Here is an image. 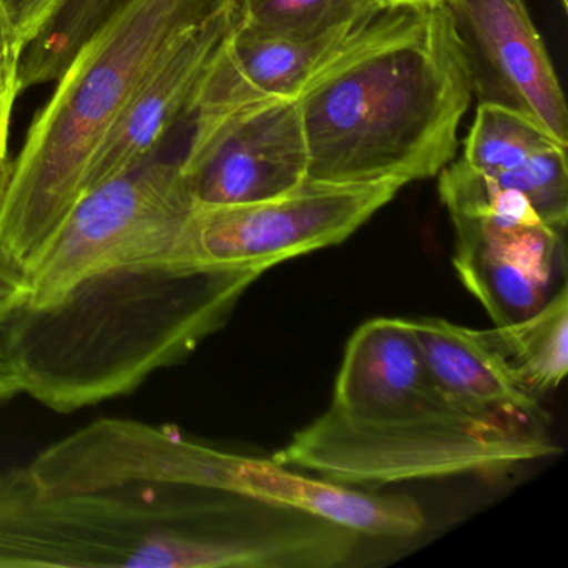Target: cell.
<instances>
[{
  "instance_id": "obj_1",
  "label": "cell",
  "mask_w": 568,
  "mask_h": 568,
  "mask_svg": "<svg viewBox=\"0 0 568 568\" xmlns=\"http://www.w3.org/2000/svg\"><path fill=\"white\" fill-rule=\"evenodd\" d=\"M357 545L327 518L214 488L48 495L26 467L0 474V568H335Z\"/></svg>"
},
{
  "instance_id": "obj_2",
  "label": "cell",
  "mask_w": 568,
  "mask_h": 568,
  "mask_svg": "<svg viewBox=\"0 0 568 568\" xmlns=\"http://www.w3.org/2000/svg\"><path fill=\"white\" fill-rule=\"evenodd\" d=\"M471 81L444 4L384 9L355 29L297 102L308 181L407 185L458 151Z\"/></svg>"
},
{
  "instance_id": "obj_3",
  "label": "cell",
  "mask_w": 568,
  "mask_h": 568,
  "mask_svg": "<svg viewBox=\"0 0 568 568\" xmlns=\"http://www.w3.org/2000/svg\"><path fill=\"white\" fill-rule=\"evenodd\" d=\"M558 452L548 428L455 400L428 371L410 321L381 317L352 334L324 414L272 458L364 487L497 474Z\"/></svg>"
},
{
  "instance_id": "obj_4",
  "label": "cell",
  "mask_w": 568,
  "mask_h": 568,
  "mask_svg": "<svg viewBox=\"0 0 568 568\" xmlns=\"http://www.w3.org/2000/svg\"><path fill=\"white\" fill-rule=\"evenodd\" d=\"M257 271H191L165 261L94 272L44 307L6 312L24 394L58 414L132 394L221 331Z\"/></svg>"
},
{
  "instance_id": "obj_5",
  "label": "cell",
  "mask_w": 568,
  "mask_h": 568,
  "mask_svg": "<svg viewBox=\"0 0 568 568\" xmlns=\"http://www.w3.org/2000/svg\"><path fill=\"white\" fill-rule=\"evenodd\" d=\"M242 0H129L75 52L12 169L0 244L29 272L88 185L105 139L185 34Z\"/></svg>"
},
{
  "instance_id": "obj_6",
  "label": "cell",
  "mask_w": 568,
  "mask_h": 568,
  "mask_svg": "<svg viewBox=\"0 0 568 568\" xmlns=\"http://www.w3.org/2000/svg\"><path fill=\"white\" fill-rule=\"evenodd\" d=\"M165 142L75 202L29 268L26 304H52L104 268L168 258L194 204L182 178V151L169 152Z\"/></svg>"
},
{
  "instance_id": "obj_7",
  "label": "cell",
  "mask_w": 568,
  "mask_h": 568,
  "mask_svg": "<svg viewBox=\"0 0 568 568\" xmlns=\"http://www.w3.org/2000/svg\"><path fill=\"white\" fill-rule=\"evenodd\" d=\"M404 184L305 181L267 201L194 207L165 262L191 271H257L347 241Z\"/></svg>"
},
{
  "instance_id": "obj_8",
  "label": "cell",
  "mask_w": 568,
  "mask_h": 568,
  "mask_svg": "<svg viewBox=\"0 0 568 568\" xmlns=\"http://www.w3.org/2000/svg\"><path fill=\"white\" fill-rule=\"evenodd\" d=\"M450 219L455 271L495 325L527 318L567 285L565 231L541 221L520 192L494 185L477 212Z\"/></svg>"
},
{
  "instance_id": "obj_9",
  "label": "cell",
  "mask_w": 568,
  "mask_h": 568,
  "mask_svg": "<svg viewBox=\"0 0 568 568\" xmlns=\"http://www.w3.org/2000/svg\"><path fill=\"white\" fill-rule=\"evenodd\" d=\"M184 128L181 171L194 207L267 201L307 181V142L295 101L191 118Z\"/></svg>"
},
{
  "instance_id": "obj_10",
  "label": "cell",
  "mask_w": 568,
  "mask_h": 568,
  "mask_svg": "<svg viewBox=\"0 0 568 568\" xmlns=\"http://www.w3.org/2000/svg\"><path fill=\"white\" fill-rule=\"evenodd\" d=\"M478 104L525 115L568 148V109L524 0H444Z\"/></svg>"
},
{
  "instance_id": "obj_11",
  "label": "cell",
  "mask_w": 568,
  "mask_h": 568,
  "mask_svg": "<svg viewBox=\"0 0 568 568\" xmlns=\"http://www.w3.org/2000/svg\"><path fill=\"white\" fill-rule=\"evenodd\" d=\"M239 18L241 4L224 9L169 49L95 155L85 192L144 161L182 128L212 59Z\"/></svg>"
},
{
  "instance_id": "obj_12",
  "label": "cell",
  "mask_w": 568,
  "mask_h": 568,
  "mask_svg": "<svg viewBox=\"0 0 568 568\" xmlns=\"http://www.w3.org/2000/svg\"><path fill=\"white\" fill-rule=\"evenodd\" d=\"M357 28L291 38L248 28L239 18L212 59L187 119L278 99L295 101L318 65Z\"/></svg>"
},
{
  "instance_id": "obj_13",
  "label": "cell",
  "mask_w": 568,
  "mask_h": 568,
  "mask_svg": "<svg viewBox=\"0 0 568 568\" xmlns=\"http://www.w3.org/2000/svg\"><path fill=\"white\" fill-rule=\"evenodd\" d=\"M428 371L448 395L478 414L548 428L541 397L507 371L477 328L444 318L410 321Z\"/></svg>"
},
{
  "instance_id": "obj_14",
  "label": "cell",
  "mask_w": 568,
  "mask_h": 568,
  "mask_svg": "<svg viewBox=\"0 0 568 568\" xmlns=\"http://www.w3.org/2000/svg\"><path fill=\"white\" fill-rule=\"evenodd\" d=\"M501 364L531 394L555 390L568 371V288H560L540 311L508 325L480 331Z\"/></svg>"
},
{
  "instance_id": "obj_15",
  "label": "cell",
  "mask_w": 568,
  "mask_h": 568,
  "mask_svg": "<svg viewBox=\"0 0 568 568\" xmlns=\"http://www.w3.org/2000/svg\"><path fill=\"white\" fill-rule=\"evenodd\" d=\"M557 144L560 142L525 115L497 105L478 104L462 161L480 174H500Z\"/></svg>"
},
{
  "instance_id": "obj_16",
  "label": "cell",
  "mask_w": 568,
  "mask_h": 568,
  "mask_svg": "<svg viewBox=\"0 0 568 568\" xmlns=\"http://www.w3.org/2000/svg\"><path fill=\"white\" fill-rule=\"evenodd\" d=\"M384 11L378 0H242L241 22L291 38H318L357 28Z\"/></svg>"
},
{
  "instance_id": "obj_17",
  "label": "cell",
  "mask_w": 568,
  "mask_h": 568,
  "mask_svg": "<svg viewBox=\"0 0 568 568\" xmlns=\"http://www.w3.org/2000/svg\"><path fill=\"white\" fill-rule=\"evenodd\" d=\"M64 0H2L22 49L42 31Z\"/></svg>"
},
{
  "instance_id": "obj_18",
  "label": "cell",
  "mask_w": 568,
  "mask_h": 568,
  "mask_svg": "<svg viewBox=\"0 0 568 568\" xmlns=\"http://www.w3.org/2000/svg\"><path fill=\"white\" fill-rule=\"evenodd\" d=\"M22 51L0 52V158H9V125L19 89V62Z\"/></svg>"
},
{
  "instance_id": "obj_19",
  "label": "cell",
  "mask_w": 568,
  "mask_h": 568,
  "mask_svg": "<svg viewBox=\"0 0 568 568\" xmlns=\"http://www.w3.org/2000/svg\"><path fill=\"white\" fill-rule=\"evenodd\" d=\"M28 295V272L0 244V315L24 304Z\"/></svg>"
},
{
  "instance_id": "obj_20",
  "label": "cell",
  "mask_w": 568,
  "mask_h": 568,
  "mask_svg": "<svg viewBox=\"0 0 568 568\" xmlns=\"http://www.w3.org/2000/svg\"><path fill=\"white\" fill-rule=\"evenodd\" d=\"M21 394H24L21 374L12 357L4 315H0V404H6Z\"/></svg>"
},
{
  "instance_id": "obj_21",
  "label": "cell",
  "mask_w": 568,
  "mask_h": 568,
  "mask_svg": "<svg viewBox=\"0 0 568 568\" xmlns=\"http://www.w3.org/2000/svg\"><path fill=\"white\" fill-rule=\"evenodd\" d=\"M12 49L22 51V45L19 42L14 28H12L11 19H9L8 12H6L4 4L0 0V52L12 51Z\"/></svg>"
},
{
  "instance_id": "obj_22",
  "label": "cell",
  "mask_w": 568,
  "mask_h": 568,
  "mask_svg": "<svg viewBox=\"0 0 568 568\" xmlns=\"http://www.w3.org/2000/svg\"><path fill=\"white\" fill-rule=\"evenodd\" d=\"M12 169H14V162H11V159L0 158V215L4 211L9 189H11Z\"/></svg>"
},
{
  "instance_id": "obj_23",
  "label": "cell",
  "mask_w": 568,
  "mask_h": 568,
  "mask_svg": "<svg viewBox=\"0 0 568 568\" xmlns=\"http://www.w3.org/2000/svg\"><path fill=\"white\" fill-rule=\"evenodd\" d=\"M382 9L420 8V6L444 4V0H378Z\"/></svg>"
},
{
  "instance_id": "obj_24",
  "label": "cell",
  "mask_w": 568,
  "mask_h": 568,
  "mask_svg": "<svg viewBox=\"0 0 568 568\" xmlns=\"http://www.w3.org/2000/svg\"><path fill=\"white\" fill-rule=\"evenodd\" d=\"M560 4L564 6V9H567L568 0H560Z\"/></svg>"
}]
</instances>
